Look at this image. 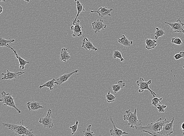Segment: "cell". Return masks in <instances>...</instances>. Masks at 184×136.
<instances>
[{
	"instance_id": "1",
	"label": "cell",
	"mask_w": 184,
	"mask_h": 136,
	"mask_svg": "<svg viewBox=\"0 0 184 136\" xmlns=\"http://www.w3.org/2000/svg\"><path fill=\"white\" fill-rule=\"evenodd\" d=\"M169 122V121L166 118L163 120L160 118L155 122L148 124L145 126L142 125L137 129L136 130L142 132H147L152 136H157L161 131L164 125Z\"/></svg>"
},
{
	"instance_id": "2",
	"label": "cell",
	"mask_w": 184,
	"mask_h": 136,
	"mask_svg": "<svg viewBox=\"0 0 184 136\" xmlns=\"http://www.w3.org/2000/svg\"><path fill=\"white\" fill-rule=\"evenodd\" d=\"M125 113L126 114L123 115L124 120L128 121V125L131 126V128H133L136 130L142 126V121L138 119L136 108L135 109L133 113L132 112L131 109L126 110Z\"/></svg>"
},
{
	"instance_id": "3",
	"label": "cell",
	"mask_w": 184,
	"mask_h": 136,
	"mask_svg": "<svg viewBox=\"0 0 184 136\" xmlns=\"http://www.w3.org/2000/svg\"><path fill=\"white\" fill-rule=\"evenodd\" d=\"M1 95L2 98L0 100V101L3 103L4 105L14 108L19 113H21V110L16 106L14 101L15 98H13L12 95L9 93H6L5 91H2Z\"/></svg>"
},
{
	"instance_id": "4",
	"label": "cell",
	"mask_w": 184,
	"mask_h": 136,
	"mask_svg": "<svg viewBox=\"0 0 184 136\" xmlns=\"http://www.w3.org/2000/svg\"><path fill=\"white\" fill-rule=\"evenodd\" d=\"M151 83H152L151 80H149L147 82H145L143 78H140L139 80H137L136 81V84L139 87L138 92L140 93H141L143 92L145 90H147L150 91L151 95L153 97H155L157 95L156 94L154 91H152L149 86L150 84H151Z\"/></svg>"
},
{
	"instance_id": "5",
	"label": "cell",
	"mask_w": 184,
	"mask_h": 136,
	"mask_svg": "<svg viewBox=\"0 0 184 136\" xmlns=\"http://www.w3.org/2000/svg\"><path fill=\"white\" fill-rule=\"evenodd\" d=\"M52 111L51 109L48 110L46 115L43 118H41L39 120V122L43 125L44 127L47 128H52L54 126L52 118Z\"/></svg>"
},
{
	"instance_id": "6",
	"label": "cell",
	"mask_w": 184,
	"mask_h": 136,
	"mask_svg": "<svg viewBox=\"0 0 184 136\" xmlns=\"http://www.w3.org/2000/svg\"><path fill=\"white\" fill-rule=\"evenodd\" d=\"M165 23L171 27V30H173V32L184 33V30L183 28L184 23H182L180 18H178V20L174 23H169L165 22Z\"/></svg>"
},
{
	"instance_id": "7",
	"label": "cell",
	"mask_w": 184,
	"mask_h": 136,
	"mask_svg": "<svg viewBox=\"0 0 184 136\" xmlns=\"http://www.w3.org/2000/svg\"><path fill=\"white\" fill-rule=\"evenodd\" d=\"M174 117L172 118V120L169 122L166 123L164 125L161 131L159 132L158 135L167 136L170 135L173 132V122L174 120Z\"/></svg>"
},
{
	"instance_id": "8",
	"label": "cell",
	"mask_w": 184,
	"mask_h": 136,
	"mask_svg": "<svg viewBox=\"0 0 184 136\" xmlns=\"http://www.w3.org/2000/svg\"><path fill=\"white\" fill-rule=\"evenodd\" d=\"M79 70H75L72 72L69 73H64V74L60 76L59 78L56 80L55 84L57 85H61L62 84L67 81L73 75L77 73Z\"/></svg>"
},
{
	"instance_id": "9",
	"label": "cell",
	"mask_w": 184,
	"mask_h": 136,
	"mask_svg": "<svg viewBox=\"0 0 184 136\" xmlns=\"http://www.w3.org/2000/svg\"><path fill=\"white\" fill-rule=\"evenodd\" d=\"M83 27L80 25V21L78 20L76 24L71 26V30L73 31V33L72 34L74 37H79L83 35V31L82 30Z\"/></svg>"
},
{
	"instance_id": "10",
	"label": "cell",
	"mask_w": 184,
	"mask_h": 136,
	"mask_svg": "<svg viewBox=\"0 0 184 136\" xmlns=\"http://www.w3.org/2000/svg\"><path fill=\"white\" fill-rule=\"evenodd\" d=\"M91 25L95 33L100 32L101 30H104L107 27V25L104 24L103 20L102 19L97 20L96 21L91 23Z\"/></svg>"
},
{
	"instance_id": "11",
	"label": "cell",
	"mask_w": 184,
	"mask_h": 136,
	"mask_svg": "<svg viewBox=\"0 0 184 136\" xmlns=\"http://www.w3.org/2000/svg\"><path fill=\"white\" fill-rule=\"evenodd\" d=\"M113 10V9L111 8L108 9L107 7H101L97 11L91 10V13H97L99 15V17H106V16H111V12Z\"/></svg>"
},
{
	"instance_id": "12",
	"label": "cell",
	"mask_w": 184,
	"mask_h": 136,
	"mask_svg": "<svg viewBox=\"0 0 184 136\" xmlns=\"http://www.w3.org/2000/svg\"><path fill=\"white\" fill-rule=\"evenodd\" d=\"M24 73L25 72H11L9 71V70H7L6 73H1L2 75L3 76L1 79L2 80L12 79H14L16 80L18 76H20Z\"/></svg>"
},
{
	"instance_id": "13",
	"label": "cell",
	"mask_w": 184,
	"mask_h": 136,
	"mask_svg": "<svg viewBox=\"0 0 184 136\" xmlns=\"http://www.w3.org/2000/svg\"><path fill=\"white\" fill-rule=\"evenodd\" d=\"M110 120H111V122L114 127V129H111L110 130V133L111 135L113 136H121L123 135H128V132H126V131H123L122 130H120L116 126L114 122L113 121V119H112V116L110 117Z\"/></svg>"
},
{
	"instance_id": "14",
	"label": "cell",
	"mask_w": 184,
	"mask_h": 136,
	"mask_svg": "<svg viewBox=\"0 0 184 136\" xmlns=\"http://www.w3.org/2000/svg\"><path fill=\"white\" fill-rule=\"evenodd\" d=\"M24 120H23L20 123L19 125H16V124H11L10 123H5L2 122L1 124L3 126L6 127L9 130H11L13 132H15V134L17 135L19 131L21 130V128L22 124H23Z\"/></svg>"
},
{
	"instance_id": "15",
	"label": "cell",
	"mask_w": 184,
	"mask_h": 136,
	"mask_svg": "<svg viewBox=\"0 0 184 136\" xmlns=\"http://www.w3.org/2000/svg\"><path fill=\"white\" fill-rule=\"evenodd\" d=\"M82 47L84 48L86 50H92L95 51L98 50V48L94 46L92 42L86 37H84V39L82 42Z\"/></svg>"
},
{
	"instance_id": "16",
	"label": "cell",
	"mask_w": 184,
	"mask_h": 136,
	"mask_svg": "<svg viewBox=\"0 0 184 136\" xmlns=\"http://www.w3.org/2000/svg\"><path fill=\"white\" fill-rule=\"evenodd\" d=\"M26 107L29 109V111L31 110L33 111H37L41 108H43L44 107L42 106L41 103L38 101H34L32 100V101L28 102L26 104Z\"/></svg>"
},
{
	"instance_id": "17",
	"label": "cell",
	"mask_w": 184,
	"mask_h": 136,
	"mask_svg": "<svg viewBox=\"0 0 184 136\" xmlns=\"http://www.w3.org/2000/svg\"><path fill=\"white\" fill-rule=\"evenodd\" d=\"M69 50V49L66 48H63L62 49L60 55V60L61 61H63L64 62L69 61V59L71 58V56L68 52V51Z\"/></svg>"
},
{
	"instance_id": "18",
	"label": "cell",
	"mask_w": 184,
	"mask_h": 136,
	"mask_svg": "<svg viewBox=\"0 0 184 136\" xmlns=\"http://www.w3.org/2000/svg\"><path fill=\"white\" fill-rule=\"evenodd\" d=\"M118 42L124 46H131L133 44V41L128 39L125 35H123L118 39Z\"/></svg>"
},
{
	"instance_id": "19",
	"label": "cell",
	"mask_w": 184,
	"mask_h": 136,
	"mask_svg": "<svg viewBox=\"0 0 184 136\" xmlns=\"http://www.w3.org/2000/svg\"><path fill=\"white\" fill-rule=\"evenodd\" d=\"M15 41V40L14 39H10L9 40H8L5 39V38L1 37V38H0V46L6 47L11 49L14 51H16V50H15L14 48L11 47L9 45V44H10V43H13V42Z\"/></svg>"
},
{
	"instance_id": "20",
	"label": "cell",
	"mask_w": 184,
	"mask_h": 136,
	"mask_svg": "<svg viewBox=\"0 0 184 136\" xmlns=\"http://www.w3.org/2000/svg\"><path fill=\"white\" fill-rule=\"evenodd\" d=\"M126 86V84L124 83L122 80H119L117 84L112 85L111 87L112 88L113 93H116L120 91L123 88Z\"/></svg>"
},
{
	"instance_id": "21",
	"label": "cell",
	"mask_w": 184,
	"mask_h": 136,
	"mask_svg": "<svg viewBox=\"0 0 184 136\" xmlns=\"http://www.w3.org/2000/svg\"><path fill=\"white\" fill-rule=\"evenodd\" d=\"M145 42L146 44L145 48L148 50L154 48L157 46L158 44L157 41L155 40H153L151 38H146Z\"/></svg>"
},
{
	"instance_id": "22",
	"label": "cell",
	"mask_w": 184,
	"mask_h": 136,
	"mask_svg": "<svg viewBox=\"0 0 184 136\" xmlns=\"http://www.w3.org/2000/svg\"><path fill=\"white\" fill-rule=\"evenodd\" d=\"M76 4H77V13L76 18L74 19L73 20L72 24H76V20H77V17L79 16L80 14L82 12V11H85V10L84 9V6H83V4H82L79 1H77L76 2Z\"/></svg>"
},
{
	"instance_id": "23",
	"label": "cell",
	"mask_w": 184,
	"mask_h": 136,
	"mask_svg": "<svg viewBox=\"0 0 184 136\" xmlns=\"http://www.w3.org/2000/svg\"><path fill=\"white\" fill-rule=\"evenodd\" d=\"M14 53L16 55V58H17V59H18L19 61V68H20L22 70H24V69L25 68V66L27 64H28V63H29V62L21 58V57L17 54V51H16V50L14 51Z\"/></svg>"
},
{
	"instance_id": "24",
	"label": "cell",
	"mask_w": 184,
	"mask_h": 136,
	"mask_svg": "<svg viewBox=\"0 0 184 136\" xmlns=\"http://www.w3.org/2000/svg\"><path fill=\"white\" fill-rule=\"evenodd\" d=\"M56 80L55 78H53L52 80L47 82L46 83H44L43 85L39 86V88L41 89L42 88L44 87L48 88L51 91V90H53V88L54 86L55 82L56 81Z\"/></svg>"
},
{
	"instance_id": "25",
	"label": "cell",
	"mask_w": 184,
	"mask_h": 136,
	"mask_svg": "<svg viewBox=\"0 0 184 136\" xmlns=\"http://www.w3.org/2000/svg\"><path fill=\"white\" fill-rule=\"evenodd\" d=\"M165 34L166 33L163 29H159L157 27L156 28V31L154 34L155 38L156 40L158 39L159 37H163Z\"/></svg>"
},
{
	"instance_id": "26",
	"label": "cell",
	"mask_w": 184,
	"mask_h": 136,
	"mask_svg": "<svg viewBox=\"0 0 184 136\" xmlns=\"http://www.w3.org/2000/svg\"><path fill=\"white\" fill-rule=\"evenodd\" d=\"M106 100L108 103H112V102H114L115 100L116 97L114 95L111 93L110 88L108 93L106 95Z\"/></svg>"
},
{
	"instance_id": "27",
	"label": "cell",
	"mask_w": 184,
	"mask_h": 136,
	"mask_svg": "<svg viewBox=\"0 0 184 136\" xmlns=\"http://www.w3.org/2000/svg\"><path fill=\"white\" fill-rule=\"evenodd\" d=\"M91 125H88L87 128L85 131H83L84 136H94L95 134L93 131H91Z\"/></svg>"
},
{
	"instance_id": "28",
	"label": "cell",
	"mask_w": 184,
	"mask_h": 136,
	"mask_svg": "<svg viewBox=\"0 0 184 136\" xmlns=\"http://www.w3.org/2000/svg\"><path fill=\"white\" fill-rule=\"evenodd\" d=\"M113 58L116 59V58H118L120 59L121 61H124L125 59L123 58L122 57V55L121 52L120 51H118V50H114L113 53Z\"/></svg>"
},
{
	"instance_id": "29",
	"label": "cell",
	"mask_w": 184,
	"mask_h": 136,
	"mask_svg": "<svg viewBox=\"0 0 184 136\" xmlns=\"http://www.w3.org/2000/svg\"><path fill=\"white\" fill-rule=\"evenodd\" d=\"M171 43L173 44L178 45H181L183 44L182 41L181 39L178 37H173L171 39Z\"/></svg>"
},
{
	"instance_id": "30",
	"label": "cell",
	"mask_w": 184,
	"mask_h": 136,
	"mask_svg": "<svg viewBox=\"0 0 184 136\" xmlns=\"http://www.w3.org/2000/svg\"><path fill=\"white\" fill-rule=\"evenodd\" d=\"M163 100V97L161 98H159L158 97H153V98L152 99V105H154L155 106L157 107L158 106L159 103L161 104V101Z\"/></svg>"
},
{
	"instance_id": "31",
	"label": "cell",
	"mask_w": 184,
	"mask_h": 136,
	"mask_svg": "<svg viewBox=\"0 0 184 136\" xmlns=\"http://www.w3.org/2000/svg\"><path fill=\"white\" fill-rule=\"evenodd\" d=\"M78 121H76V124L73 125H72V126H70V129H71V131H72V133H71V135H73L74 134L76 131H77V128H78Z\"/></svg>"
},
{
	"instance_id": "32",
	"label": "cell",
	"mask_w": 184,
	"mask_h": 136,
	"mask_svg": "<svg viewBox=\"0 0 184 136\" xmlns=\"http://www.w3.org/2000/svg\"><path fill=\"white\" fill-rule=\"evenodd\" d=\"M166 107H167L166 105L165 104L161 105L159 104L157 106V108L159 112L162 113L165 112V109L166 108Z\"/></svg>"
},
{
	"instance_id": "33",
	"label": "cell",
	"mask_w": 184,
	"mask_h": 136,
	"mask_svg": "<svg viewBox=\"0 0 184 136\" xmlns=\"http://www.w3.org/2000/svg\"><path fill=\"white\" fill-rule=\"evenodd\" d=\"M174 58L175 60H179L180 58H184V51H181L179 53H177L174 56Z\"/></svg>"
},
{
	"instance_id": "34",
	"label": "cell",
	"mask_w": 184,
	"mask_h": 136,
	"mask_svg": "<svg viewBox=\"0 0 184 136\" xmlns=\"http://www.w3.org/2000/svg\"><path fill=\"white\" fill-rule=\"evenodd\" d=\"M181 130H182L183 131V135H184V122L183 123L182 125H181Z\"/></svg>"
},
{
	"instance_id": "35",
	"label": "cell",
	"mask_w": 184,
	"mask_h": 136,
	"mask_svg": "<svg viewBox=\"0 0 184 136\" xmlns=\"http://www.w3.org/2000/svg\"><path fill=\"white\" fill-rule=\"evenodd\" d=\"M0 11H1V12H0L1 14L3 12V8L1 6H0Z\"/></svg>"
},
{
	"instance_id": "36",
	"label": "cell",
	"mask_w": 184,
	"mask_h": 136,
	"mask_svg": "<svg viewBox=\"0 0 184 136\" xmlns=\"http://www.w3.org/2000/svg\"><path fill=\"white\" fill-rule=\"evenodd\" d=\"M25 2H29L30 1V0H24Z\"/></svg>"
},
{
	"instance_id": "37",
	"label": "cell",
	"mask_w": 184,
	"mask_h": 136,
	"mask_svg": "<svg viewBox=\"0 0 184 136\" xmlns=\"http://www.w3.org/2000/svg\"><path fill=\"white\" fill-rule=\"evenodd\" d=\"M1 2H5L6 0H0Z\"/></svg>"
},
{
	"instance_id": "38",
	"label": "cell",
	"mask_w": 184,
	"mask_h": 136,
	"mask_svg": "<svg viewBox=\"0 0 184 136\" xmlns=\"http://www.w3.org/2000/svg\"><path fill=\"white\" fill-rule=\"evenodd\" d=\"M74 1H75L76 2L77 1V0H74Z\"/></svg>"
},
{
	"instance_id": "39",
	"label": "cell",
	"mask_w": 184,
	"mask_h": 136,
	"mask_svg": "<svg viewBox=\"0 0 184 136\" xmlns=\"http://www.w3.org/2000/svg\"><path fill=\"white\" fill-rule=\"evenodd\" d=\"M183 68H184V66H183Z\"/></svg>"
}]
</instances>
